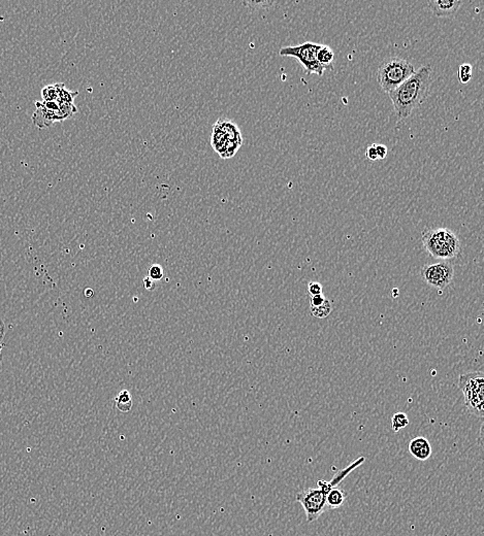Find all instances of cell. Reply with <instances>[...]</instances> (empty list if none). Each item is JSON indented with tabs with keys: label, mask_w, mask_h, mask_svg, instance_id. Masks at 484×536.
Masks as SVG:
<instances>
[{
	"label": "cell",
	"mask_w": 484,
	"mask_h": 536,
	"mask_svg": "<svg viewBox=\"0 0 484 536\" xmlns=\"http://www.w3.org/2000/svg\"><path fill=\"white\" fill-rule=\"evenodd\" d=\"M432 84L431 66H423L402 85L390 91V99L398 119L410 117L429 96Z\"/></svg>",
	"instance_id": "obj_1"
},
{
	"label": "cell",
	"mask_w": 484,
	"mask_h": 536,
	"mask_svg": "<svg viewBox=\"0 0 484 536\" xmlns=\"http://www.w3.org/2000/svg\"><path fill=\"white\" fill-rule=\"evenodd\" d=\"M365 461V457H359L356 460L350 463L348 466L336 471V475L332 477L330 481L319 480L317 482L319 487L308 488V489L303 490V491L299 492L296 494V500L300 502L301 506L304 508L307 522H314L324 512L327 511L326 497H327V494L330 493V490L332 488L336 487L341 482L344 481L347 475H350L354 469L363 465Z\"/></svg>",
	"instance_id": "obj_2"
},
{
	"label": "cell",
	"mask_w": 484,
	"mask_h": 536,
	"mask_svg": "<svg viewBox=\"0 0 484 536\" xmlns=\"http://www.w3.org/2000/svg\"><path fill=\"white\" fill-rule=\"evenodd\" d=\"M421 240L425 250L434 258L450 260L456 258L462 252L460 238L452 230L447 228L425 229Z\"/></svg>",
	"instance_id": "obj_3"
},
{
	"label": "cell",
	"mask_w": 484,
	"mask_h": 536,
	"mask_svg": "<svg viewBox=\"0 0 484 536\" xmlns=\"http://www.w3.org/2000/svg\"><path fill=\"white\" fill-rule=\"evenodd\" d=\"M211 143L220 157L228 159L234 157L243 145V137L236 123L230 120L219 119L214 125Z\"/></svg>",
	"instance_id": "obj_4"
},
{
	"label": "cell",
	"mask_w": 484,
	"mask_h": 536,
	"mask_svg": "<svg viewBox=\"0 0 484 536\" xmlns=\"http://www.w3.org/2000/svg\"><path fill=\"white\" fill-rule=\"evenodd\" d=\"M415 72L414 66L408 60L401 57L390 58L378 68V83L382 90L390 93L408 80Z\"/></svg>",
	"instance_id": "obj_5"
},
{
	"label": "cell",
	"mask_w": 484,
	"mask_h": 536,
	"mask_svg": "<svg viewBox=\"0 0 484 536\" xmlns=\"http://www.w3.org/2000/svg\"><path fill=\"white\" fill-rule=\"evenodd\" d=\"M458 386L464 394L465 404L472 415H484V375L481 371L461 375Z\"/></svg>",
	"instance_id": "obj_6"
},
{
	"label": "cell",
	"mask_w": 484,
	"mask_h": 536,
	"mask_svg": "<svg viewBox=\"0 0 484 536\" xmlns=\"http://www.w3.org/2000/svg\"><path fill=\"white\" fill-rule=\"evenodd\" d=\"M321 48V45H319V43L307 41V43L296 45V47L282 48L279 51V55L283 56V57L296 58L304 66L307 74H314L323 76L325 70L317 60V54H319Z\"/></svg>",
	"instance_id": "obj_7"
},
{
	"label": "cell",
	"mask_w": 484,
	"mask_h": 536,
	"mask_svg": "<svg viewBox=\"0 0 484 536\" xmlns=\"http://www.w3.org/2000/svg\"><path fill=\"white\" fill-rule=\"evenodd\" d=\"M423 278L430 286L445 289L454 280V268L450 263L440 262L425 265L421 270Z\"/></svg>",
	"instance_id": "obj_8"
},
{
	"label": "cell",
	"mask_w": 484,
	"mask_h": 536,
	"mask_svg": "<svg viewBox=\"0 0 484 536\" xmlns=\"http://www.w3.org/2000/svg\"><path fill=\"white\" fill-rule=\"evenodd\" d=\"M35 107H37V111L32 115V122L39 130L51 127L57 122H63L66 120V118L60 112V109L59 111L47 109V107H43L41 101H37Z\"/></svg>",
	"instance_id": "obj_9"
},
{
	"label": "cell",
	"mask_w": 484,
	"mask_h": 536,
	"mask_svg": "<svg viewBox=\"0 0 484 536\" xmlns=\"http://www.w3.org/2000/svg\"><path fill=\"white\" fill-rule=\"evenodd\" d=\"M463 1L458 0H432L429 6L432 12L439 18H452L460 10Z\"/></svg>",
	"instance_id": "obj_10"
},
{
	"label": "cell",
	"mask_w": 484,
	"mask_h": 536,
	"mask_svg": "<svg viewBox=\"0 0 484 536\" xmlns=\"http://www.w3.org/2000/svg\"><path fill=\"white\" fill-rule=\"evenodd\" d=\"M408 449L410 454L419 461H427L432 456L431 442L423 436L413 438Z\"/></svg>",
	"instance_id": "obj_11"
},
{
	"label": "cell",
	"mask_w": 484,
	"mask_h": 536,
	"mask_svg": "<svg viewBox=\"0 0 484 536\" xmlns=\"http://www.w3.org/2000/svg\"><path fill=\"white\" fill-rule=\"evenodd\" d=\"M347 493L340 488L334 487L330 490L326 497V506L328 510H336L346 502Z\"/></svg>",
	"instance_id": "obj_12"
},
{
	"label": "cell",
	"mask_w": 484,
	"mask_h": 536,
	"mask_svg": "<svg viewBox=\"0 0 484 536\" xmlns=\"http://www.w3.org/2000/svg\"><path fill=\"white\" fill-rule=\"evenodd\" d=\"M317 60L323 66L324 70H332V62L334 60V53L332 48L321 45L317 54Z\"/></svg>",
	"instance_id": "obj_13"
},
{
	"label": "cell",
	"mask_w": 484,
	"mask_h": 536,
	"mask_svg": "<svg viewBox=\"0 0 484 536\" xmlns=\"http://www.w3.org/2000/svg\"><path fill=\"white\" fill-rule=\"evenodd\" d=\"M116 407L120 411L128 413L132 409V398L128 390H122L115 400Z\"/></svg>",
	"instance_id": "obj_14"
},
{
	"label": "cell",
	"mask_w": 484,
	"mask_h": 536,
	"mask_svg": "<svg viewBox=\"0 0 484 536\" xmlns=\"http://www.w3.org/2000/svg\"><path fill=\"white\" fill-rule=\"evenodd\" d=\"M62 85L63 83H57V84L48 85L45 88H43L41 90L43 101H57Z\"/></svg>",
	"instance_id": "obj_15"
},
{
	"label": "cell",
	"mask_w": 484,
	"mask_h": 536,
	"mask_svg": "<svg viewBox=\"0 0 484 536\" xmlns=\"http://www.w3.org/2000/svg\"><path fill=\"white\" fill-rule=\"evenodd\" d=\"M310 309L313 317L324 319V318L328 317L330 313H332V302H330V299L326 298L323 305H319V307H311Z\"/></svg>",
	"instance_id": "obj_16"
},
{
	"label": "cell",
	"mask_w": 484,
	"mask_h": 536,
	"mask_svg": "<svg viewBox=\"0 0 484 536\" xmlns=\"http://www.w3.org/2000/svg\"><path fill=\"white\" fill-rule=\"evenodd\" d=\"M410 421H409L408 415L404 413H396L392 415V428L394 432H399L400 430L404 429L409 425Z\"/></svg>",
	"instance_id": "obj_17"
},
{
	"label": "cell",
	"mask_w": 484,
	"mask_h": 536,
	"mask_svg": "<svg viewBox=\"0 0 484 536\" xmlns=\"http://www.w3.org/2000/svg\"><path fill=\"white\" fill-rule=\"evenodd\" d=\"M473 76V68L471 64L464 63L461 64L458 68V80L462 84H468Z\"/></svg>",
	"instance_id": "obj_18"
},
{
	"label": "cell",
	"mask_w": 484,
	"mask_h": 536,
	"mask_svg": "<svg viewBox=\"0 0 484 536\" xmlns=\"http://www.w3.org/2000/svg\"><path fill=\"white\" fill-rule=\"evenodd\" d=\"M78 91H70L65 88V85H62L60 89L59 97L57 103H74V97L78 96Z\"/></svg>",
	"instance_id": "obj_19"
},
{
	"label": "cell",
	"mask_w": 484,
	"mask_h": 536,
	"mask_svg": "<svg viewBox=\"0 0 484 536\" xmlns=\"http://www.w3.org/2000/svg\"><path fill=\"white\" fill-rule=\"evenodd\" d=\"M163 269H162L161 265H154L149 268L148 278L154 282L161 280V278H163Z\"/></svg>",
	"instance_id": "obj_20"
},
{
	"label": "cell",
	"mask_w": 484,
	"mask_h": 536,
	"mask_svg": "<svg viewBox=\"0 0 484 536\" xmlns=\"http://www.w3.org/2000/svg\"><path fill=\"white\" fill-rule=\"evenodd\" d=\"M308 291L310 293L311 296L314 295L323 294V287L321 282H310L308 284Z\"/></svg>",
	"instance_id": "obj_21"
},
{
	"label": "cell",
	"mask_w": 484,
	"mask_h": 536,
	"mask_svg": "<svg viewBox=\"0 0 484 536\" xmlns=\"http://www.w3.org/2000/svg\"><path fill=\"white\" fill-rule=\"evenodd\" d=\"M276 2L274 1H244L243 4L249 8H255V6H259V8H269V6H274Z\"/></svg>",
	"instance_id": "obj_22"
},
{
	"label": "cell",
	"mask_w": 484,
	"mask_h": 536,
	"mask_svg": "<svg viewBox=\"0 0 484 536\" xmlns=\"http://www.w3.org/2000/svg\"><path fill=\"white\" fill-rule=\"evenodd\" d=\"M375 149L378 160L385 159L386 156H387V147H386V145L375 143Z\"/></svg>",
	"instance_id": "obj_23"
},
{
	"label": "cell",
	"mask_w": 484,
	"mask_h": 536,
	"mask_svg": "<svg viewBox=\"0 0 484 536\" xmlns=\"http://www.w3.org/2000/svg\"><path fill=\"white\" fill-rule=\"evenodd\" d=\"M326 300V297L324 296V294H319V295H314V296H311V300H310V305L311 307H319V305H323L324 301Z\"/></svg>",
	"instance_id": "obj_24"
},
{
	"label": "cell",
	"mask_w": 484,
	"mask_h": 536,
	"mask_svg": "<svg viewBox=\"0 0 484 536\" xmlns=\"http://www.w3.org/2000/svg\"><path fill=\"white\" fill-rule=\"evenodd\" d=\"M365 157L372 161H376L378 160L377 153H376L375 143L367 147V152H365Z\"/></svg>",
	"instance_id": "obj_25"
},
{
	"label": "cell",
	"mask_w": 484,
	"mask_h": 536,
	"mask_svg": "<svg viewBox=\"0 0 484 536\" xmlns=\"http://www.w3.org/2000/svg\"><path fill=\"white\" fill-rule=\"evenodd\" d=\"M144 286L145 288L147 289V290L152 291L154 290L155 288V282H153L152 280H150V278L147 276V278H144Z\"/></svg>",
	"instance_id": "obj_26"
}]
</instances>
